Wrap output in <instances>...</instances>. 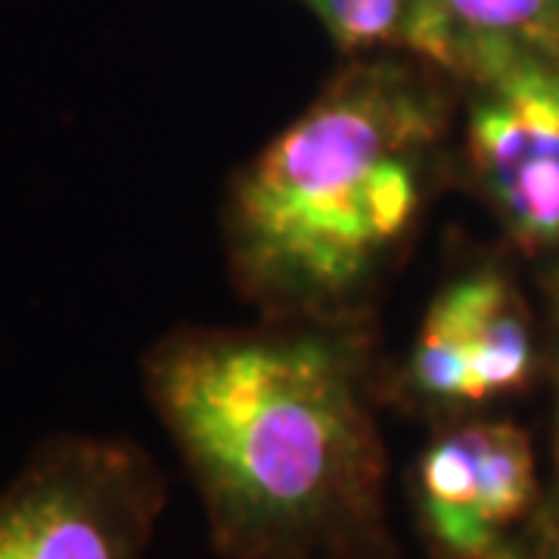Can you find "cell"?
<instances>
[{
    "label": "cell",
    "instance_id": "3",
    "mask_svg": "<svg viewBox=\"0 0 559 559\" xmlns=\"http://www.w3.org/2000/svg\"><path fill=\"white\" fill-rule=\"evenodd\" d=\"M162 498L138 444L47 441L0 491V559H143Z\"/></svg>",
    "mask_w": 559,
    "mask_h": 559
},
{
    "label": "cell",
    "instance_id": "11",
    "mask_svg": "<svg viewBox=\"0 0 559 559\" xmlns=\"http://www.w3.org/2000/svg\"><path fill=\"white\" fill-rule=\"evenodd\" d=\"M348 559H373V557H348Z\"/></svg>",
    "mask_w": 559,
    "mask_h": 559
},
{
    "label": "cell",
    "instance_id": "7",
    "mask_svg": "<svg viewBox=\"0 0 559 559\" xmlns=\"http://www.w3.org/2000/svg\"><path fill=\"white\" fill-rule=\"evenodd\" d=\"M559 47V0H423L411 57L463 81L488 62Z\"/></svg>",
    "mask_w": 559,
    "mask_h": 559
},
{
    "label": "cell",
    "instance_id": "5",
    "mask_svg": "<svg viewBox=\"0 0 559 559\" xmlns=\"http://www.w3.org/2000/svg\"><path fill=\"white\" fill-rule=\"evenodd\" d=\"M535 498L532 441L507 419L454 426L417 463L419 516L444 559H498Z\"/></svg>",
    "mask_w": 559,
    "mask_h": 559
},
{
    "label": "cell",
    "instance_id": "2",
    "mask_svg": "<svg viewBox=\"0 0 559 559\" xmlns=\"http://www.w3.org/2000/svg\"><path fill=\"white\" fill-rule=\"evenodd\" d=\"M429 69L411 53L352 57L237 178L234 274L274 318L342 314L414 234L444 131Z\"/></svg>",
    "mask_w": 559,
    "mask_h": 559
},
{
    "label": "cell",
    "instance_id": "9",
    "mask_svg": "<svg viewBox=\"0 0 559 559\" xmlns=\"http://www.w3.org/2000/svg\"><path fill=\"white\" fill-rule=\"evenodd\" d=\"M498 559H559V522L547 532H540L535 540H513Z\"/></svg>",
    "mask_w": 559,
    "mask_h": 559
},
{
    "label": "cell",
    "instance_id": "8",
    "mask_svg": "<svg viewBox=\"0 0 559 559\" xmlns=\"http://www.w3.org/2000/svg\"><path fill=\"white\" fill-rule=\"evenodd\" d=\"M348 57L411 53L423 0H301Z\"/></svg>",
    "mask_w": 559,
    "mask_h": 559
},
{
    "label": "cell",
    "instance_id": "6",
    "mask_svg": "<svg viewBox=\"0 0 559 559\" xmlns=\"http://www.w3.org/2000/svg\"><path fill=\"white\" fill-rule=\"evenodd\" d=\"M423 367L463 385L473 407L522 389L535 367V340L520 293L495 271L451 280L417 333Z\"/></svg>",
    "mask_w": 559,
    "mask_h": 559
},
{
    "label": "cell",
    "instance_id": "1",
    "mask_svg": "<svg viewBox=\"0 0 559 559\" xmlns=\"http://www.w3.org/2000/svg\"><path fill=\"white\" fill-rule=\"evenodd\" d=\"M143 377L224 557H373L385 454L348 342L311 320L187 330Z\"/></svg>",
    "mask_w": 559,
    "mask_h": 559
},
{
    "label": "cell",
    "instance_id": "4",
    "mask_svg": "<svg viewBox=\"0 0 559 559\" xmlns=\"http://www.w3.org/2000/svg\"><path fill=\"white\" fill-rule=\"evenodd\" d=\"M460 84L479 193L525 252H559V47L500 57Z\"/></svg>",
    "mask_w": 559,
    "mask_h": 559
},
{
    "label": "cell",
    "instance_id": "10",
    "mask_svg": "<svg viewBox=\"0 0 559 559\" xmlns=\"http://www.w3.org/2000/svg\"><path fill=\"white\" fill-rule=\"evenodd\" d=\"M557 466H559V417H557Z\"/></svg>",
    "mask_w": 559,
    "mask_h": 559
}]
</instances>
